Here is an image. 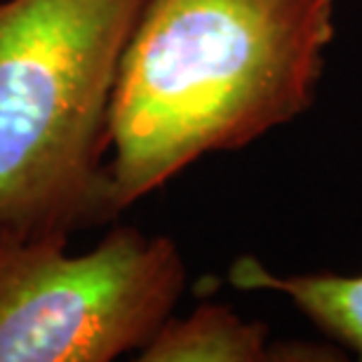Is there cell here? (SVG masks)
Returning <instances> with one entry per match:
<instances>
[{
	"instance_id": "obj_1",
	"label": "cell",
	"mask_w": 362,
	"mask_h": 362,
	"mask_svg": "<svg viewBox=\"0 0 362 362\" xmlns=\"http://www.w3.org/2000/svg\"><path fill=\"white\" fill-rule=\"evenodd\" d=\"M337 0H146L108 113L115 214L207 153L250 146L306 113Z\"/></svg>"
},
{
	"instance_id": "obj_2",
	"label": "cell",
	"mask_w": 362,
	"mask_h": 362,
	"mask_svg": "<svg viewBox=\"0 0 362 362\" xmlns=\"http://www.w3.org/2000/svg\"><path fill=\"white\" fill-rule=\"evenodd\" d=\"M146 0H0V238L115 219L108 113Z\"/></svg>"
},
{
	"instance_id": "obj_3",
	"label": "cell",
	"mask_w": 362,
	"mask_h": 362,
	"mask_svg": "<svg viewBox=\"0 0 362 362\" xmlns=\"http://www.w3.org/2000/svg\"><path fill=\"white\" fill-rule=\"evenodd\" d=\"M62 238H0V362H111L139 353L175 310V240L115 226L69 255Z\"/></svg>"
},
{
	"instance_id": "obj_4",
	"label": "cell",
	"mask_w": 362,
	"mask_h": 362,
	"mask_svg": "<svg viewBox=\"0 0 362 362\" xmlns=\"http://www.w3.org/2000/svg\"><path fill=\"white\" fill-rule=\"evenodd\" d=\"M230 285L245 292L287 296L317 329L362 360V273H299L280 275L255 257H240L228 271Z\"/></svg>"
},
{
	"instance_id": "obj_5",
	"label": "cell",
	"mask_w": 362,
	"mask_h": 362,
	"mask_svg": "<svg viewBox=\"0 0 362 362\" xmlns=\"http://www.w3.org/2000/svg\"><path fill=\"white\" fill-rule=\"evenodd\" d=\"M141 362H262L271 360L269 327L221 303H200L191 315L165 320L139 351Z\"/></svg>"
}]
</instances>
